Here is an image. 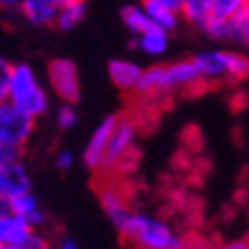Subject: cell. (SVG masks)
Segmentation results:
<instances>
[{"label":"cell","mask_w":249,"mask_h":249,"mask_svg":"<svg viewBox=\"0 0 249 249\" xmlns=\"http://www.w3.org/2000/svg\"><path fill=\"white\" fill-rule=\"evenodd\" d=\"M119 233L135 249H188V240L178 231H174L162 219L144 213H130Z\"/></svg>","instance_id":"1"},{"label":"cell","mask_w":249,"mask_h":249,"mask_svg":"<svg viewBox=\"0 0 249 249\" xmlns=\"http://www.w3.org/2000/svg\"><path fill=\"white\" fill-rule=\"evenodd\" d=\"M199 83H204V78L196 60H178L172 64H156L144 69L135 91L142 96H158L172 89H190Z\"/></svg>","instance_id":"2"},{"label":"cell","mask_w":249,"mask_h":249,"mask_svg":"<svg viewBox=\"0 0 249 249\" xmlns=\"http://www.w3.org/2000/svg\"><path fill=\"white\" fill-rule=\"evenodd\" d=\"M7 101L14 103L18 110L35 117V119L48 112V94L41 87L37 73L30 64H14Z\"/></svg>","instance_id":"3"},{"label":"cell","mask_w":249,"mask_h":249,"mask_svg":"<svg viewBox=\"0 0 249 249\" xmlns=\"http://www.w3.org/2000/svg\"><path fill=\"white\" fill-rule=\"evenodd\" d=\"M204 83H215V80H240L249 76V60L240 53L231 51H208L195 57Z\"/></svg>","instance_id":"4"},{"label":"cell","mask_w":249,"mask_h":249,"mask_svg":"<svg viewBox=\"0 0 249 249\" xmlns=\"http://www.w3.org/2000/svg\"><path fill=\"white\" fill-rule=\"evenodd\" d=\"M32 133H35V117L18 110L14 103L2 101L0 103V137L25 146Z\"/></svg>","instance_id":"5"},{"label":"cell","mask_w":249,"mask_h":249,"mask_svg":"<svg viewBox=\"0 0 249 249\" xmlns=\"http://www.w3.org/2000/svg\"><path fill=\"white\" fill-rule=\"evenodd\" d=\"M135 137H137V126L133 124V121L130 119H119L117 121L101 169H121V165L126 162V158L133 153Z\"/></svg>","instance_id":"6"},{"label":"cell","mask_w":249,"mask_h":249,"mask_svg":"<svg viewBox=\"0 0 249 249\" xmlns=\"http://www.w3.org/2000/svg\"><path fill=\"white\" fill-rule=\"evenodd\" d=\"M48 80L51 87L64 103H76L80 98V76L76 64L67 57H57L48 64Z\"/></svg>","instance_id":"7"},{"label":"cell","mask_w":249,"mask_h":249,"mask_svg":"<svg viewBox=\"0 0 249 249\" xmlns=\"http://www.w3.org/2000/svg\"><path fill=\"white\" fill-rule=\"evenodd\" d=\"M119 117H107L103 119L101 124L96 126V130L91 133L89 142L85 146V153H83V160L85 165L89 169H101L103 167V158H106V151H107V144H110V137H112V130L117 126Z\"/></svg>","instance_id":"8"},{"label":"cell","mask_w":249,"mask_h":249,"mask_svg":"<svg viewBox=\"0 0 249 249\" xmlns=\"http://www.w3.org/2000/svg\"><path fill=\"white\" fill-rule=\"evenodd\" d=\"M35 231H37V229L32 227L25 217L16 215V213H7V215L0 217V245L23 247Z\"/></svg>","instance_id":"9"},{"label":"cell","mask_w":249,"mask_h":249,"mask_svg":"<svg viewBox=\"0 0 249 249\" xmlns=\"http://www.w3.org/2000/svg\"><path fill=\"white\" fill-rule=\"evenodd\" d=\"M30 190V174L23 167V162L0 167V195L12 199V196L28 192Z\"/></svg>","instance_id":"10"},{"label":"cell","mask_w":249,"mask_h":249,"mask_svg":"<svg viewBox=\"0 0 249 249\" xmlns=\"http://www.w3.org/2000/svg\"><path fill=\"white\" fill-rule=\"evenodd\" d=\"M101 206H103V211L107 213V217L112 219V224L117 227L119 231L124 227V222L130 217V208H128V201H126V196L121 192L117 185H106V188H101Z\"/></svg>","instance_id":"11"},{"label":"cell","mask_w":249,"mask_h":249,"mask_svg":"<svg viewBox=\"0 0 249 249\" xmlns=\"http://www.w3.org/2000/svg\"><path fill=\"white\" fill-rule=\"evenodd\" d=\"M60 5V0H21L18 9L32 25H55Z\"/></svg>","instance_id":"12"},{"label":"cell","mask_w":249,"mask_h":249,"mask_svg":"<svg viewBox=\"0 0 249 249\" xmlns=\"http://www.w3.org/2000/svg\"><path fill=\"white\" fill-rule=\"evenodd\" d=\"M142 73L144 69L130 60H112L107 67V76L114 83V87H119L124 91H135Z\"/></svg>","instance_id":"13"},{"label":"cell","mask_w":249,"mask_h":249,"mask_svg":"<svg viewBox=\"0 0 249 249\" xmlns=\"http://www.w3.org/2000/svg\"><path fill=\"white\" fill-rule=\"evenodd\" d=\"M9 208H12V213H16V215H21V217L28 219L35 229H39V227H44V224H46L44 211L39 208L37 196L32 195L30 190H28V192H21V195H16V196H12V199H9Z\"/></svg>","instance_id":"14"},{"label":"cell","mask_w":249,"mask_h":249,"mask_svg":"<svg viewBox=\"0 0 249 249\" xmlns=\"http://www.w3.org/2000/svg\"><path fill=\"white\" fill-rule=\"evenodd\" d=\"M133 46H137L142 53L158 57V55H162L169 48V30L160 28V25H151L149 30L137 37V41Z\"/></svg>","instance_id":"15"},{"label":"cell","mask_w":249,"mask_h":249,"mask_svg":"<svg viewBox=\"0 0 249 249\" xmlns=\"http://www.w3.org/2000/svg\"><path fill=\"white\" fill-rule=\"evenodd\" d=\"M140 5H142L144 12L149 14V18H151L156 25H160V28H165V30L172 32L174 28L178 25L181 12H176V9L169 7V5L162 2V0H142Z\"/></svg>","instance_id":"16"},{"label":"cell","mask_w":249,"mask_h":249,"mask_svg":"<svg viewBox=\"0 0 249 249\" xmlns=\"http://www.w3.org/2000/svg\"><path fill=\"white\" fill-rule=\"evenodd\" d=\"M181 16L188 23L196 25V28H204L206 23L215 16V12H213V0H183Z\"/></svg>","instance_id":"17"},{"label":"cell","mask_w":249,"mask_h":249,"mask_svg":"<svg viewBox=\"0 0 249 249\" xmlns=\"http://www.w3.org/2000/svg\"><path fill=\"white\" fill-rule=\"evenodd\" d=\"M85 12H87V5L85 0H73V2H62L60 12H57V18H55V25L60 30H73L80 25V21L85 18Z\"/></svg>","instance_id":"18"},{"label":"cell","mask_w":249,"mask_h":249,"mask_svg":"<svg viewBox=\"0 0 249 249\" xmlns=\"http://www.w3.org/2000/svg\"><path fill=\"white\" fill-rule=\"evenodd\" d=\"M121 21H124V25H126L135 37H140V35L146 32L151 25H156V23L149 18V14L144 12L142 5H128V7H124L121 9Z\"/></svg>","instance_id":"19"},{"label":"cell","mask_w":249,"mask_h":249,"mask_svg":"<svg viewBox=\"0 0 249 249\" xmlns=\"http://www.w3.org/2000/svg\"><path fill=\"white\" fill-rule=\"evenodd\" d=\"M231 23V41H249V12L240 9L229 18Z\"/></svg>","instance_id":"20"},{"label":"cell","mask_w":249,"mask_h":249,"mask_svg":"<svg viewBox=\"0 0 249 249\" xmlns=\"http://www.w3.org/2000/svg\"><path fill=\"white\" fill-rule=\"evenodd\" d=\"M204 30L208 37L217 39V41H229V39H231V23H229V18L213 16L211 21L204 25Z\"/></svg>","instance_id":"21"},{"label":"cell","mask_w":249,"mask_h":249,"mask_svg":"<svg viewBox=\"0 0 249 249\" xmlns=\"http://www.w3.org/2000/svg\"><path fill=\"white\" fill-rule=\"evenodd\" d=\"M21 158H23L21 144H14V142H9V140L0 137V167L12 165V162H21Z\"/></svg>","instance_id":"22"},{"label":"cell","mask_w":249,"mask_h":249,"mask_svg":"<svg viewBox=\"0 0 249 249\" xmlns=\"http://www.w3.org/2000/svg\"><path fill=\"white\" fill-rule=\"evenodd\" d=\"M240 9H245V0H213V12L219 18H231Z\"/></svg>","instance_id":"23"},{"label":"cell","mask_w":249,"mask_h":249,"mask_svg":"<svg viewBox=\"0 0 249 249\" xmlns=\"http://www.w3.org/2000/svg\"><path fill=\"white\" fill-rule=\"evenodd\" d=\"M57 126L60 130H71L78 126V110L73 107V103H62L57 110Z\"/></svg>","instance_id":"24"},{"label":"cell","mask_w":249,"mask_h":249,"mask_svg":"<svg viewBox=\"0 0 249 249\" xmlns=\"http://www.w3.org/2000/svg\"><path fill=\"white\" fill-rule=\"evenodd\" d=\"M12 73H14V64H12L7 57H0V103L7 101V96H9Z\"/></svg>","instance_id":"25"},{"label":"cell","mask_w":249,"mask_h":249,"mask_svg":"<svg viewBox=\"0 0 249 249\" xmlns=\"http://www.w3.org/2000/svg\"><path fill=\"white\" fill-rule=\"evenodd\" d=\"M23 249H53V247H51V240H48L46 235H41L39 231H35V233L28 238V242L23 245Z\"/></svg>","instance_id":"26"},{"label":"cell","mask_w":249,"mask_h":249,"mask_svg":"<svg viewBox=\"0 0 249 249\" xmlns=\"http://www.w3.org/2000/svg\"><path fill=\"white\" fill-rule=\"evenodd\" d=\"M73 160H76V156L69 151V149H62L60 153H57V158H55V165H57V169H62V172H67V169H71L73 167Z\"/></svg>","instance_id":"27"},{"label":"cell","mask_w":249,"mask_h":249,"mask_svg":"<svg viewBox=\"0 0 249 249\" xmlns=\"http://www.w3.org/2000/svg\"><path fill=\"white\" fill-rule=\"evenodd\" d=\"M215 249H249V242L247 240H231V242H224Z\"/></svg>","instance_id":"28"},{"label":"cell","mask_w":249,"mask_h":249,"mask_svg":"<svg viewBox=\"0 0 249 249\" xmlns=\"http://www.w3.org/2000/svg\"><path fill=\"white\" fill-rule=\"evenodd\" d=\"M7 213H12V208H9V199L0 195V217H2V215H7Z\"/></svg>","instance_id":"29"},{"label":"cell","mask_w":249,"mask_h":249,"mask_svg":"<svg viewBox=\"0 0 249 249\" xmlns=\"http://www.w3.org/2000/svg\"><path fill=\"white\" fill-rule=\"evenodd\" d=\"M57 249H78V242L71 240V238H64V240L60 242V247Z\"/></svg>","instance_id":"30"},{"label":"cell","mask_w":249,"mask_h":249,"mask_svg":"<svg viewBox=\"0 0 249 249\" xmlns=\"http://www.w3.org/2000/svg\"><path fill=\"white\" fill-rule=\"evenodd\" d=\"M21 0H0V7H18Z\"/></svg>","instance_id":"31"},{"label":"cell","mask_w":249,"mask_h":249,"mask_svg":"<svg viewBox=\"0 0 249 249\" xmlns=\"http://www.w3.org/2000/svg\"><path fill=\"white\" fill-rule=\"evenodd\" d=\"M162 2H167L169 7H174L176 12H181V5H183V0H162Z\"/></svg>","instance_id":"32"},{"label":"cell","mask_w":249,"mask_h":249,"mask_svg":"<svg viewBox=\"0 0 249 249\" xmlns=\"http://www.w3.org/2000/svg\"><path fill=\"white\" fill-rule=\"evenodd\" d=\"M245 9H247V12H249V0H245Z\"/></svg>","instance_id":"33"},{"label":"cell","mask_w":249,"mask_h":249,"mask_svg":"<svg viewBox=\"0 0 249 249\" xmlns=\"http://www.w3.org/2000/svg\"><path fill=\"white\" fill-rule=\"evenodd\" d=\"M60 2H73V0H60Z\"/></svg>","instance_id":"34"},{"label":"cell","mask_w":249,"mask_h":249,"mask_svg":"<svg viewBox=\"0 0 249 249\" xmlns=\"http://www.w3.org/2000/svg\"><path fill=\"white\" fill-rule=\"evenodd\" d=\"M247 44H249V41H247Z\"/></svg>","instance_id":"35"},{"label":"cell","mask_w":249,"mask_h":249,"mask_svg":"<svg viewBox=\"0 0 249 249\" xmlns=\"http://www.w3.org/2000/svg\"><path fill=\"white\" fill-rule=\"evenodd\" d=\"M188 249H190V247H188Z\"/></svg>","instance_id":"36"}]
</instances>
